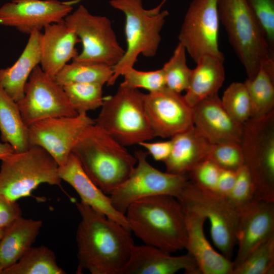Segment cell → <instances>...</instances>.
I'll return each mask as SVG.
<instances>
[{"mask_svg":"<svg viewBox=\"0 0 274 274\" xmlns=\"http://www.w3.org/2000/svg\"><path fill=\"white\" fill-rule=\"evenodd\" d=\"M172 147L163 162L166 172L186 174L197 164L207 159L211 144L195 127L171 138Z\"/></svg>","mask_w":274,"mask_h":274,"instance_id":"23","label":"cell"},{"mask_svg":"<svg viewBox=\"0 0 274 274\" xmlns=\"http://www.w3.org/2000/svg\"><path fill=\"white\" fill-rule=\"evenodd\" d=\"M12 147L8 143H0V160H2L14 153Z\"/></svg>","mask_w":274,"mask_h":274,"instance_id":"43","label":"cell"},{"mask_svg":"<svg viewBox=\"0 0 274 274\" xmlns=\"http://www.w3.org/2000/svg\"><path fill=\"white\" fill-rule=\"evenodd\" d=\"M184 212L186 228L184 248L195 260L200 273L232 274L233 261L216 251L206 237L203 230L206 217L194 212L184 210Z\"/></svg>","mask_w":274,"mask_h":274,"instance_id":"20","label":"cell"},{"mask_svg":"<svg viewBox=\"0 0 274 274\" xmlns=\"http://www.w3.org/2000/svg\"><path fill=\"white\" fill-rule=\"evenodd\" d=\"M193 108L194 127L211 144L241 143L243 124L229 115L218 93L205 98Z\"/></svg>","mask_w":274,"mask_h":274,"instance_id":"18","label":"cell"},{"mask_svg":"<svg viewBox=\"0 0 274 274\" xmlns=\"http://www.w3.org/2000/svg\"><path fill=\"white\" fill-rule=\"evenodd\" d=\"M0 132L3 143L11 145L15 152H22L30 147L28 127L22 119L17 102L1 85Z\"/></svg>","mask_w":274,"mask_h":274,"instance_id":"27","label":"cell"},{"mask_svg":"<svg viewBox=\"0 0 274 274\" xmlns=\"http://www.w3.org/2000/svg\"><path fill=\"white\" fill-rule=\"evenodd\" d=\"M113 74V67L90 62L72 60L56 75L55 80L62 86L71 83L107 84Z\"/></svg>","mask_w":274,"mask_h":274,"instance_id":"30","label":"cell"},{"mask_svg":"<svg viewBox=\"0 0 274 274\" xmlns=\"http://www.w3.org/2000/svg\"><path fill=\"white\" fill-rule=\"evenodd\" d=\"M244 83L250 99L251 118L259 119L274 111V65H261L256 76Z\"/></svg>","mask_w":274,"mask_h":274,"instance_id":"28","label":"cell"},{"mask_svg":"<svg viewBox=\"0 0 274 274\" xmlns=\"http://www.w3.org/2000/svg\"><path fill=\"white\" fill-rule=\"evenodd\" d=\"M227 197L237 210L255 199L252 181L245 165L236 172L235 183Z\"/></svg>","mask_w":274,"mask_h":274,"instance_id":"37","label":"cell"},{"mask_svg":"<svg viewBox=\"0 0 274 274\" xmlns=\"http://www.w3.org/2000/svg\"><path fill=\"white\" fill-rule=\"evenodd\" d=\"M274 273V236L254 249L232 274H273Z\"/></svg>","mask_w":274,"mask_h":274,"instance_id":"33","label":"cell"},{"mask_svg":"<svg viewBox=\"0 0 274 274\" xmlns=\"http://www.w3.org/2000/svg\"><path fill=\"white\" fill-rule=\"evenodd\" d=\"M139 145L146 149L148 153L157 161L164 162L169 156L172 147L171 140L151 143L148 141L143 142Z\"/></svg>","mask_w":274,"mask_h":274,"instance_id":"41","label":"cell"},{"mask_svg":"<svg viewBox=\"0 0 274 274\" xmlns=\"http://www.w3.org/2000/svg\"><path fill=\"white\" fill-rule=\"evenodd\" d=\"M6 228H0V239L2 237L3 234H4V232H5Z\"/></svg>","mask_w":274,"mask_h":274,"instance_id":"45","label":"cell"},{"mask_svg":"<svg viewBox=\"0 0 274 274\" xmlns=\"http://www.w3.org/2000/svg\"><path fill=\"white\" fill-rule=\"evenodd\" d=\"M56 262L54 252L45 246L31 247L2 274H65Z\"/></svg>","mask_w":274,"mask_h":274,"instance_id":"29","label":"cell"},{"mask_svg":"<svg viewBox=\"0 0 274 274\" xmlns=\"http://www.w3.org/2000/svg\"><path fill=\"white\" fill-rule=\"evenodd\" d=\"M109 4L124 15L126 41L124 54L113 67V75L107 84L113 86L125 70L134 67L140 55L155 56L161 40L160 32L169 13L167 10L155 13L145 9L143 0H110Z\"/></svg>","mask_w":274,"mask_h":274,"instance_id":"5","label":"cell"},{"mask_svg":"<svg viewBox=\"0 0 274 274\" xmlns=\"http://www.w3.org/2000/svg\"><path fill=\"white\" fill-rule=\"evenodd\" d=\"M41 37V31H32L16 61L11 66L0 69V85L16 102L23 97L29 77L40 63Z\"/></svg>","mask_w":274,"mask_h":274,"instance_id":"24","label":"cell"},{"mask_svg":"<svg viewBox=\"0 0 274 274\" xmlns=\"http://www.w3.org/2000/svg\"><path fill=\"white\" fill-rule=\"evenodd\" d=\"M42 224L41 220L21 217L6 228L0 239V263L4 269L15 264L31 247Z\"/></svg>","mask_w":274,"mask_h":274,"instance_id":"26","label":"cell"},{"mask_svg":"<svg viewBox=\"0 0 274 274\" xmlns=\"http://www.w3.org/2000/svg\"><path fill=\"white\" fill-rule=\"evenodd\" d=\"M207 159L221 169L237 171L244 165L240 143H225L212 144Z\"/></svg>","mask_w":274,"mask_h":274,"instance_id":"35","label":"cell"},{"mask_svg":"<svg viewBox=\"0 0 274 274\" xmlns=\"http://www.w3.org/2000/svg\"><path fill=\"white\" fill-rule=\"evenodd\" d=\"M224 58L205 55L196 62L192 70L188 88L183 95L187 102L193 107L205 98L218 93L225 79Z\"/></svg>","mask_w":274,"mask_h":274,"instance_id":"25","label":"cell"},{"mask_svg":"<svg viewBox=\"0 0 274 274\" xmlns=\"http://www.w3.org/2000/svg\"><path fill=\"white\" fill-rule=\"evenodd\" d=\"M58 174L61 180L76 190L81 198L80 202L130 230L125 215L114 208L110 196L89 178L72 152L66 162L58 166Z\"/></svg>","mask_w":274,"mask_h":274,"instance_id":"21","label":"cell"},{"mask_svg":"<svg viewBox=\"0 0 274 274\" xmlns=\"http://www.w3.org/2000/svg\"><path fill=\"white\" fill-rule=\"evenodd\" d=\"M72 10L71 3L58 0H12L0 7V25L29 35L63 21Z\"/></svg>","mask_w":274,"mask_h":274,"instance_id":"16","label":"cell"},{"mask_svg":"<svg viewBox=\"0 0 274 274\" xmlns=\"http://www.w3.org/2000/svg\"><path fill=\"white\" fill-rule=\"evenodd\" d=\"M261 25L269 46L274 47V0H246Z\"/></svg>","mask_w":274,"mask_h":274,"instance_id":"38","label":"cell"},{"mask_svg":"<svg viewBox=\"0 0 274 274\" xmlns=\"http://www.w3.org/2000/svg\"><path fill=\"white\" fill-rule=\"evenodd\" d=\"M177 198L183 210L199 213L209 221L214 245L231 260L236 244L238 210L228 197L215 191L202 189L190 180Z\"/></svg>","mask_w":274,"mask_h":274,"instance_id":"9","label":"cell"},{"mask_svg":"<svg viewBox=\"0 0 274 274\" xmlns=\"http://www.w3.org/2000/svg\"><path fill=\"white\" fill-rule=\"evenodd\" d=\"M72 153L89 178L108 195L129 177L137 162L125 146L95 123L83 132Z\"/></svg>","mask_w":274,"mask_h":274,"instance_id":"3","label":"cell"},{"mask_svg":"<svg viewBox=\"0 0 274 274\" xmlns=\"http://www.w3.org/2000/svg\"><path fill=\"white\" fill-rule=\"evenodd\" d=\"M125 215L130 230L145 245L169 253L184 248L185 214L176 197L159 195L139 199L129 205Z\"/></svg>","mask_w":274,"mask_h":274,"instance_id":"2","label":"cell"},{"mask_svg":"<svg viewBox=\"0 0 274 274\" xmlns=\"http://www.w3.org/2000/svg\"><path fill=\"white\" fill-rule=\"evenodd\" d=\"M148 153L138 150L136 163L129 177L109 195L114 208L125 215L133 202L144 198L168 195L177 198L189 182L186 174L162 172L147 160Z\"/></svg>","mask_w":274,"mask_h":274,"instance_id":"10","label":"cell"},{"mask_svg":"<svg viewBox=\"0 0 274 274\" xmlns=\"http://www.w3.org/2000/svg\"><path fill=\"white\" fill-rule=\"evenodd\" d=\"M76 204L81 217L76 234V273L121 274L135 245L131 231L81 202Z\"/></svg>","mask_w":274,"mask_h":274,"instance_id":"1","label":"cell"},{"mask_svg":"<svg viewBox=\"0 0 274 274\" xmlns=\"http://www.w3.org/2000/svg\"><path fill=\"white\" fill-rule=\"evenodd\" d=\"M236 172L221 169L215 191L227 196L235 183Z\"/></svg>","mask_w":274,"mask_h":274,"instance_id":"42","label":"cell"},{"mask_svg":"<svg viewBox=\"0 0 274 274\" xmlns=\"http://www.w3.org/2000/svg\"><path fill=\"white\" fill-rule=\"evenodd\" d=\"M22 217V211L16 201L0 194V228H6Z\"/></svg>","mask_w":274,"mask_h":274,"instance_id":"40","label":"cell"},{"mask_svg":"<svg viewBox=\"0 0 274 274\" xmlns=\"http://www.w3.org/2000/svg\"><path fill=\"white\" fill-rule=\"evenodd\" d=\"M220 22L245 69L253 79L262 65L274 64L273 50L246 0H218Z\"/></svg>","mask_w":274,"mask_h":274,"instance_id":"4","label":"cell"},{"mask_svg":"<svg viewBox=\"0 0 274 274\" xmlns=\"http://www.w3.org/2000/svg\"><path fill=\"white\" fill-rule=\"evenodd\" d=\"M186 53L185 48L179 43L162 68L166 87L179 93L188 88L192 74V69L187 64Z\"/></svg>","mask_w":274,"mask_h":274,"instance_id":"32","label":"cell"},{"mask_svg":"<svg viewBox=\"0 0 274 274\" xmlns=\"http://www.w3.org/2000/svg\"><path fill=\"white\" fill-rule=\"evenodd\" d=\"M62 86L72 107L78 114L95 110L103 104L102 85L71 83Z\"/></svg>","mask_w":274,"mask_h":274,"instance_id":"31","label":"cell"},{"mask_svg":"<svg viewBox=\"0 0 274 274\" xmlns=\"http://www.w3.org/2000/svg\"><path fill=\"white\" fill-rule=\"evenodd\" d=\"M240 144L255 199L274 202V111L245 122Z\"/></svg>","mask_w":274,"mask_h":274,"instance_id":"8","label":"cell"},{"mask_svg":"<svg viewBox=\"0 0 274 274\" xmlns=\"http://www.w3.org/2000/svg\"><path fill=\"white\" fill-rule=\"evenodd\" d=\"M167 0H162L161 3L156 7L154 8L155 10L157 11H161V9L162 7V6L164 4V3L166 2Z\"/></svg>","mask_w":274,"mask_h":274,"instance_id":"44","label":"cell"},{"mask_svg":"<svg viewBox=\"0 0 274 274\" xmlns=\"http://www.w3.org/2000/svg\"><path fill=\"white\" fill-rule=\"evenodd\" d=\"M80 42L75 31L64 20L46 26L41 37V69L55 79L63 67L78 55L76 46Z\"/></svg>","mask_w":274,"mask_h":274,"instance_id":"22","label":"cell"},{"mask_svg":"<svg viewBox=\"0 0 274 274\" xmlns=\"http://www.w3.org/2000/svg\"><path fill=\"white\" fill-rule=\"evenodd\" d=\"M147 117L155 137L172 138L194 126L193 108L167 87L144 94Z\"/></svg>","mask_w":274,"mask_h":274,"instance_id":"15","label":"cell"},{"mask_svg":"<svg viewBox=\"0 0 274 274\" xmlns=\"http://www.w3.org/2000/svg\"><path fill=\"white\" fill-rule=\"evenodd\" d=\"M1 161L0 194L11 200L30 196L41 184L61 185L57 163L41 147L32 146Z\"/></svg>","mask_w":274,"mask_h":274,"instance_id":"7","label":"cell"},{"mask_svg":"<svg viewBox=\"0 0 274 274\" xmlns=\"http://www.w3.org/2000/svg\"><path fill=\"white\" fill-rule=\"evenodd\" d=\"M220 170L221 168L214 162L206 159L188 173L189 178L202 189L215 191Z\"/></svg>","mask_w":274,"mask_h":274,"instance_id":"39","label":"cell"},{"mask_svg":"<svg viewBox=\"0 0 274 274\" xmlns=\"http://www.w3.org/2000/svg\"><path fill=\"white\" fill-rule=\"evenodd\" d=\"M218 0H193L187 9L179 35V43L196 62L202 56L224 58L218 45Z\"/></svg>","mask_w":274,"mask_h":274,"instance_id":"13","label":"cell"},{"mask_svg":"<svg viewBox=\"0 0 274 274\" xmlns=\"http://www.w3.org/2000/svg\"><path fill=\"white\" fill-rule=\"evenodd\" d=\"M181 270L186 274H200L188 253L175 256L154 246L134 245L121 274H174Z\"/></svg>","mask_w":274,"mask_h":274,"instance_id":"19","label":"cell"},{"mask_svg":"<svg viewBox=\"0 0 274 274\" xmlns=\"http://www.w3.org/2000/svg\"><path fill=\"white\" fill-rule=\"evenodd\" d=\"M3 269H4V268H3V267L2 266V264L0 263V274L2 273V271H3Z\"/></svg>","mask_w":274,"mask_h":274,"instance_id":"46","label":"cell"},{"mask_svg":"<svg viewBox=\"0 0 274 274\" xmlns=\"http://www.w3.org/2000/svg\"><path fill=\"white\" fill-rule=\"evenodd\" d=\"M122 76L123 81L120 84L128 88H143L149 92L161 90L165 86L164 75L162 68L151 71H142L133 67L125 70Z\"/></svg>","mask_w":274,"mask_h":274,"instance_id":"36","label":"cell"},{"mask_svg":"<svg viewBox=\"0 0 274 274\" xmlns=\"http://www.w3.org/2000/svg\"><path fill=\"white\" fill-rule=\"evenodd\" d=\"M22 119L29 127L47 118L78 115L62 88L46 74L40 65L31 73L22 98L17 102Z\"/></svg>","mask_w":274,"mask_h":274,"instance_id":"12","label":"cell"},{"mask_svg":"<svg viewBox=\"0 0 274 274\" xmlns=\"http://www.w3.org/2000/svg\"><path fill=\"white\" fill-rule=\"evenodd\" d=\"M221 101L229 115L243 124L251 117V106L245 83L233 82L225 90Z\"/></svg>","mask_w":274,"mask_h":274,"instance_id":"34","label":"cell"},{"mask_svg":"<svg viewBox=\"0 0 274 274\" xmlns=\"http://www.w3.org/2000/svg\"><path fill=\"white\" fill-rule=\"evenodd\" d=\"M64 22L75 31L82 45L81 52L73 60L113 67L122 58L125 50L107 17L93 15L81 5L65 18Z\"/></svg>","mask_w":274,"mask_h":274,"instance_id":"11","label":"cell"},{"mask_svg":"<svg viewBox=\"0 0 274 274\" xmlns=\"http://www.w3.org/2000/svg\"><path fill=\"white\" fill-rule=\"evenodd\" d=\"M144 94L120 84L114 95L104 98L95 123L125 147L154 138L144 108Z\"/></svg>","mask_w":274,"mask_h":274,"instance_id":"6","label":"cell"},{"mask_svg":"<svg viewBox=\"0 0 274 274\" xmlns=\"http://www.w3.org/2000/svg\"><path fill=\"white\" fill-rule=\"evenodd\" d=\"M94 120L87 113L73 117H51L38 121L28 127L30 147L45 149L58 166L67 161L78 139Z\"/></svg>","mask_w":274,"mask_h":274,"instance_id":"14","label":"cell"},{"mask_svg":"<svg viewBox=\"0 0 274 274\" xmlns=\"http://www.w3.org/2000/svg\"><path fill=\"white\" fill-rule=\"evenodd\" d=\"M274 236V202L254 199L238 210L237 250L234 267L261 243Z\"/></svg>","mask_w":274,"mask_h":274,"instance_id":"17","label":"cell"}]
</instances>
